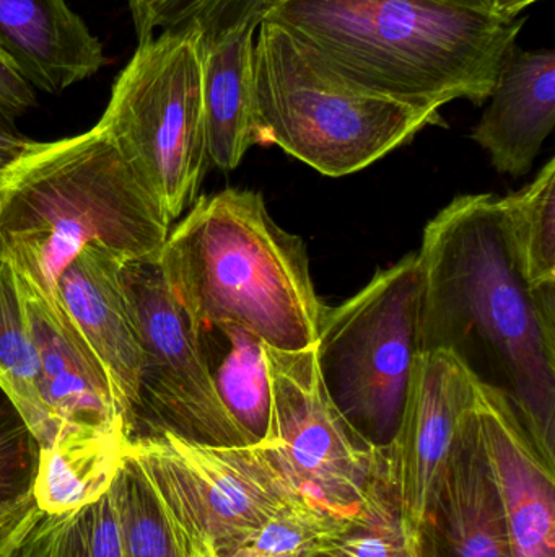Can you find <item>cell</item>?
I'll list each match as a JSON object with an SVG mask.
<instances>
[{"label": "cell", "instance_id": "cell-22", "mask_svg": "<svg viewBox=\"0 0 555 557\" xmlns=\"http://www.w3.org/2000/svg\"><path fill=\"white\" fill-rule=\"evenodd\" d=\"M508 248L531 288L555 284V159L520 191L497 198Z\"/></svg>", "mask_w": 555, "mask_h": 557}, {"label": "cell", "instance_id": "cell-20", "mask_svg": "<svg viewBox=\"0 0 555 557\" xmlns=\"http://www.w3.org/2000/svg\"><path fill=\"white\" fill-rule=\"evenodd\" d=\"M0 388L25 419L39 447L49 444L39 363L15 268L0 255Z\"/></svg>", "mask_w": 555, "mask_h": 557}, {"label": "cell", "instance_id": "cell-7", "mask_svg": "<svg viewBox=\"0 0 555 557\" xmlns=\"http://www.w3.org/2000/svg\"><path fill=\"white\" fill-rule=\"evenodd\" d=\"M422 297V263L409 255L323 314L315 346L323 385L375 448L390 447L400 431L420 354Z\"/></svg>", "mask_w": 555, "mask_h": 557}, {"label": "cell", "instance_id": "cell-15", "mask_svg": "<svg viewBox=\"0 0 555 557\" xmlns=\"http://www.w3.org/2000/svg\"><path fill=\"white\" fill-rule=\"evenodd\" d=\"M420 556L514 557L507 516L479 447L471 408L430 499Z\"/></svg>", "mask_w": 555, "mask_h": 557}, {"label": "cell", "instance_id": "cell-5", "mask_svg": "<svg viewBox=\"0 0 555 557\" xmlns=\"http://www.w3.org/2000/svg\"><path fill=\"white\" fill-rule=\"evenodd\" d=\"M254 97L263 146L331 178L352 175L443 126L439 110L414 107L355 84L276 23L261 22Z\"/></svg>", "mask_w": 555, "mask_h": 557}, {"label": "cell", "instance_id": "cell-4", "mask_svg": "<svg viewBox=\"0 0 555 557\" xmlns=\"http://www.w3.org/2000/svg\"><path fill=\"white\" fill-rule=\"evenodd\" d=\"M169 231L159 201L98 126L35 140L0 178V255L52 290L81 248L140 260L159 255Z\"/></svg>", "mask_w": 555, "mask_h": 557}, {"label": "cell", "instance_id": "cell-32", "mask_svg": "<svg viewBox=\"0 0 555 557\" xmlns=\"http://www.w3.org/2000/svg\"><path fill=\"white\" fill-rule=\"evenodd\" d=\"M440 2L453 3V5L466 7V9L489 12V0H440Z\"/></svg>", "mask_w": 555, "mask_h": 557}, {"label": "cell", "instance_id": "cell-29", "mask_svg": "<svg viewBox=\"0 0 555 557\" xmlns=\"http://www.w3.org/2000/svg\"><path fill=\"white\" fill-rule=\"evenodd\" d=\"M41 510L36 506L35 496L23 503L0 510V557H13L23 536L38 519Z\"/></svg>", "mask_w": 555, "mask_h": 557}, {"label": "cell", "instance_id": "cell-23", "mask_svg": "<svg viewBox=\"0 0 555 557\" xmlns=\"http://www.w3.org/2000/svg\"><path fill=\"white\" fill-rule=\"evenodd\" d=\"M316 557H422L404 525L400 496L388 467L387 448L361 506Z\"/></svg>", "mask_w": 555, "mask_h": 557}, {"label": "cell", "instance_id": "cell-17", "mask_svg": "<svg viewBox=\"0 0 555 557\" xmlns=\"http://www.w3.org/2000/svg\"><path fill=\"white\" fill-rule=\"evenodd\" d=\"M471 137L502 175H527L555 126V51L515 48Z\"/></svg>", "mask_w": 555, "mask_h": 557}, {"label": "cell", "instance_id": "cell-11", "mask_svg": "<svg viewBox=\"0 0 555 557\" xmlns=\"http://www.w3.org/2000/svg\"><path fill=\"white\" fill-rule=\"evenodd\" d=\"M475 380L456 354L420 352L400 431L387 448L404 525L419 549L430 499L471 408Z\"/></svg>", "mask_w": 555, "mask_h": 557}, {"label": "cell", "instance_id": "cell-3", "mask_svg": "<svg viewBox=\"0 0 555 557\" xmlns=\"http://www.w3.org/2000/svg\"><path fill=\"white\" fill-rule=\"evenodd\" d=\"M160 261L195 330L234 324L286 352L316 346L326 307L305 244L274 221L261 193L198 199L169 231Z\"/></svg>", "mask_w": 555, "mask_h": 557}, {"label": "cell", "instance_id": "cell-9", "mask_svg": "<svg viewBox=\"0 0 555 557\" xmlns=\"http://www.w3.org/2000/svg\"><path fill=\"white\" fill-rule=\"evenodd\" d=\"M121 282L142 356L129 441L169 434L205 447H251L218 396L199 331L176 300L160 253L124 261Z\"/></svg>", "mask_w": 555, "mask_h": 557}, {"label": "cell", "instance_id": "cell-2", "mask_svg": "<svg viewBox=\"0 0 555 557\" xmlns=\"http://www.w3.org/2000/svg\"><path fill=\"white\" fill-rule=\"evenodd\" d=\"M263 20L355 84L439 111L485 103L527 23L440 0H280Z\"/></svg>", "mask_w": 555, "mask_h": 557}, {"label": "cell", "instance_id": "cell-33", "mask_svg": "<svg viewBox=\"0 0 555 557\" xmlns=\"http://www.w3.org/2000/svg\"><path fill=\"white\" fill-rule=\"evenodd\" d=\"M321 548L299 549V552L286 553V555H276L267 557H316V553H318L319 549Z\"/></svg>", "mask_w": 555, "mask_h": 557}, {"label": "cell", "instance_id": "cell-13", "mask_svg": "<svg viewBox=\"0 0 555 557\" xmlns=\"http://www.w3.org/2000/svg\"><path fill=\"white\" fill-rule=\"evenodd\" d=\"M471 416L507 516L514 557H555V468L538 451L504 393L478 376Z\"/></svg>", "mask_w": 555, "mask_h": 557}, {"label": "cell", "instance_id": "cell-16", "mask_svg": "<svg viewBox=\"0 0 555 557\" xmlns=\"http://www.w3.org/2000/svg\"><path fill=\"white\" fill-rule=\"evenodd\" d=\"M0 55L49 95L93 77L108 62L100 39L67 0H0Z\"/></svg>", "mask_w": 555, "mask_h": 557}, {"label": "cell", "instance_id": "cell-24", "mask_svg": "<svg viewBox=\"0 0 555 557\" xmlns=\"http://www.w3.org/2000/svg\"><path fill=\"white\" fill-rule=\"evenodd\" d=\"M108 494L121 557H181L162 503L129 444Z\"/></svg>", "mask_w": 555, "mask_h": 557}, {"label": "cell", "instance_id": "cell-25", "mask_svg": "<svg viewBox=\"0 0 555 557\" xmlns=\"http://www.w3.org/2000/svg\"><path fill=\"white\" fill-rule=\"evenodd\" d=\"M13 557H121L110 494L61 513H39Z\"/></svg>", "mask_w": 555, "mask_h": 557}, {"label": "cell", "instance_id": "cell-18", "mask_svg": "<svg viewBox=\"0 0 555 557\" xmlns=\"http://www.w3.org/2000/svg\"><path fill=\"white\" fill-rule=\"evenodd\" d=\"M257 26H241L202 42V101L209 162L237 169L248 150L263 146L254 97Z\"/></svg>", "mask_w": 555, "mask_h": 557}, {"label": "cell", "instance_id": "cell-10", "mask_svg": "<svg viewBox=\"0 0 555 557\" xmlns=\"http://www.w3.org/2000/svg\"><path fill=\"white\" fill-rule=\"evenodd\" d=\"M266 350L270 424L261 444L290 483L339 516L361 506L384 448L368 444L336 408L319 375L316 347Z\"/></svg>", "mask_w": 555, "mask_h": 557}, {"label": "cell", "instance_id": "cell-12", "mask_svg": "<svg viewBox=\"0 0 555 557\" xmlns=\"http://www.w3.org/2000/svg\"><path fill=\"white\" fill-rule=\"evenodd\" d=\"M16 274L38 356L39 388L51 429L46 447L65 435L117 431L127 434L106 372L68 317L58 292L31 274Z\"/></svg>", "mask_w": 555, "mask_h": 557}, {"label": "cell", "instance_id": "cell-31", "mask_svg": "<svg viewBox=\"0 0 555 557\" xmlns=\"http://www.w3.org/2000/svg\"><path fill=\"white\" fill-rule=\"evenodd\" d=\"M540 0H489V13L504 20V22H514L521 12Z\"/></svg>", "mask_w": 555, "mask_h": 557}, {"label": "cell", "instance_id": "cell-6", "mask_svg": "<svg viewBox=\"0 0 555 557\" xmlns=\"http://www.w3.org/2000/svg\"><path fill=\"white\" fill-rule=\"evenodd\" d=\"M175 222L198 201L209 165L202 42L195 28L140 41L97 124Z\"/></svg>", "mask_w": 555, "mask_h": 557}, {"label": "cell", "instance_id": "cell-21", "mask_svg": "<svg viewBox=\"0 0 555 557\" xmlns=\"http://www.w3.org/2000/svg\"><path fill=\"white\" fill-rule=\"evenodd\" d=\"M214 330L225 343L218 362H207L215 388L248 444L256 447L266 441L270 424V382L264 344L234 324Z\"/></svg>", "mask_w": 555, "mask_h": 557}, {"label": "cell", "instance_id": "cell-30", "mask_svg": "<svg viewBox=\"0 0 555 557\" xmlns=\"http://www.w3.org/2000/svg\"><path fill=\"white\" fill-rule=\"evenodd\" d=\"M35 144L0 121V178L12 169L13 163Z\"/></svg>", "mask_w": 555, "mask_h": 557}, {"label": "cell", "instance_id": "cell-26", "mask_svg": "<svg viewBox=\"0 0 555 557\" xmlns=\"http://www.w3.org/2000/svg\"><path fill=\"white\" fill-rule=\"evenodd\" d=\"M280 0H127L137 41L162 32L195 28L218 38L241 26H260Z\"/></svg>", "mask_w": 555, "mask_h": 557}, {"label": "cell", "instance_id": "cell-27", "mask_svg": "<svg viewBox=\"0 0 555 557\" xmlns=\"http://www.w3.org/2000/svg\"><path fill=\"white\" fill-rule=\"evenodd\" d=\"M38 441L0 388V510L33 496L39 467Z\"/></svg>", "mask_w": 555, "mask_h": 557}, {"label": "cell", "instance_id": "cell-8", "mask_svg": "<svg viewBox=\"0 0 555 557\" xmlns=\"http://www.w3.org/2000/svg\"><path fill=\"white\" fill-rule=\"evenodd\" d=\"M181 557H234L303 499L264 447H205L169 434L129 441Z\"/></svg>", "mask_w": 555, "mask_h": 557}, {"label": "cell", "instance_id": "cell-28", "mask_svg": "<svg viewBox=\"0 0 555 557\" xmlns=\"http://www.w3.org/2000/svg\"><path fill=\"white\" fill-rule=\"evenodd\" d=\"M35 104L36 95L31 85L0 55V121L5 124L13 123L16 117L28 113Z\"/></svg>", "mask_w": 555, "mask_h": 557}, {"label": "cell", "instance_id": "cell-14", "mask_svg": "<svg viewBox=\"0 0 555 557\" xmlns=\"http://www.w3.org/2000/svg\"><path fill=\"white\" fill-rule=\"evenodd\" d=\"M123 263L111 251L88 245L62 271L55 292L103 366L129 437L142 356L121 282Z\"/></svg>", "mask_w": 555, "mask_h": 557}, {"label": "cell", "instance_id": "cell-1", "mask_svg": "<svg viewBox=\"0 0 555 557\" xmlns=\"http://www.w3.org/2000/svg\"><path fill=\"white\" fill-rule=\"evenodd\" d=\"M417 255L420 352L450 350L504 393L555 468V284L525 282L494 195L453 199L427 224Z\"/></svg>", "mask_w": 555, "mask_h": 557}, {"label": "cell", "instance_id": "cell-19", "mask_svg": "<svg viewBox=\"0 0 555 557\" xmlns=\"http://www.w3.org/2000/svg\"><path fill=\"white\" fill-rule=\"evenodd\" d=\"M126 432L65 435L39 451L36 506L61 513L97 503L110 491L126 454Z\"/></svg>", "mask_w": 555, "mask_h": 557}]
</instances>
